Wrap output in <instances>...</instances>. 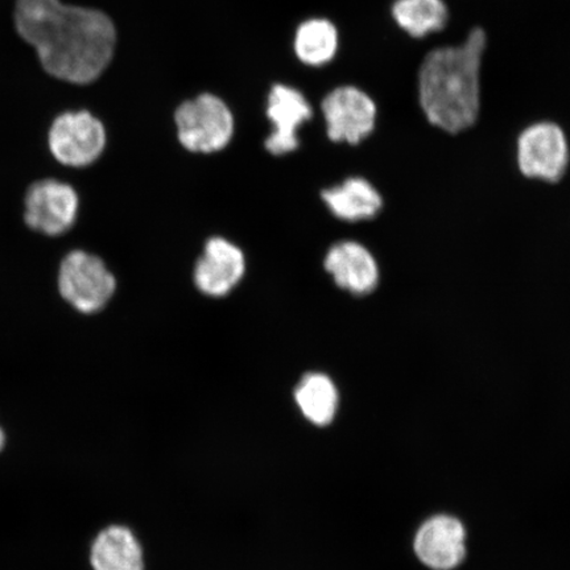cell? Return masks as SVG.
Here are the masks:
<instances>
[{
  "instance_id": "6da1fadb",
  "label": "cell",
  "mask_w": 570,
  "mask_h": 570,
  "mask_svg": "<svg viewBox=\"0 0 570 570\" xmlns=\"http://www.w3.org/2000/svg\"><path fill=\"white\" fill-rule=\"evenodd\" d=\"M18 32L59 80L95 82L112 61L117 28L104 11L60 0H18Z\"/></svg>"
},
{
  "instance_id": "e0dca14e",
  "label": "cell",
  "mask_w": 570,
  "mask_h": 570,
  "mask_svg": "<svg viewBox=\"0 0 570 570\" xmlns=\"http://www.w3.org/2000/svg\"><path fill=\"white\" fill-rule=\"evenodd\" d=\"M391 12L395 23L415 39L444 30L449 20L444 0H396Z\"/></svg>"
},
{
  "instance_id": "5b68a950",
  "label": "cell",
  "mask_w": 570,
  "mask_h": 570,
  "mask_svg": "<svg viewBox=\"0 0 570 570\" xmlns=\"http://www.w3.org/2000/svg\"><path fill=\"white\" fill-rule=\"evenodd\" d=\"M48 141L57 161L83 168L101 158L107 142L106 128L89 111H69L55 120Z\"/></svg>"
},
{
  "instance_id": "7a4b0ae2",
  "label": "cell",
  "mask_w": 570,
  "mask_h": 570,
  "mask_svg": "<svg viewBox=\"0 0 570 570\" xmlns=\"http://www.w3.org/2000/svg\"><path fill=\"white\" fill-rule=\"evenodd\" d=\"M487 33L474 28L465 41L428 53L419 71V99L425 117L449 134L472 127L481 109V67Z\"/></svg>"
},
{
  "instance_id": "52a82bcc",
  "label": "cell",
  "mask_w": 570,
  "mask_h": 570,
  "mask_svg": "<svg viewBox=\"0 0 570 570\" xmlns=\"http://www.w3.org/2000/svg\"><path fill=\"white\" fill-rule=\"evenodd\" d=\"M569 145L559 125L538 122L525 128L518 139V166L525 177L559 181L567 173Z\"/></svg>"
},
{
  "instance_id": "2e32d148",
  "label": "cell",
  "mask_w": 570,
  "mask_h": 570,
  "mask_svg": "<svg viewBox=\"0 0 570 570\" xmlns=\"http://www.w3.org/2000/svg\"><path fill=\"white\" fill-rule=\"evenodd\" d=\"M295 399L298 409L312 424L325 426L337 415L338 390L331 377L323 373L304 375L295 390Z\"/></svg>"
},
{
  "instance_id": "ba28073f",
  "label": "cell",
  "mask_w": 570,
  "mask_h": 570,
  "mask_svg": "<svg viewBox=\"0 0 570 570\" xmlns=\"http://www.w3.org/2000/svg\"><path fill=\"white\" fill-rule=\"evenodd\" d=\"M78 206L77 191L66 183L40 180L31 185L24 198V220L31 230L59 237L75 226Z\"/></svg>"
},
{
  "instance_id": "ac0fdd59",
  "label": "cell",
  "mask_w": 570,
  "mask_h": 570,
  "mask_svg": "<svg viewBox=\"0 0 570 570\" xmlns=\"http://www.w3.org/2000/svg\"><path fill=\"white\" fill-rule=\"evenodd\" d=\"M4 444H6L4 432H3L2 428H0V452L3 451Z\"/></svg>"
},
{
  "instance_id": "9a60e30c",
  "label": "cell",
  "mask_w": 570,
  "mask_h": 570,
  "mask_svg": "<svg viewBox=\"0 0 570 570\" xmlns=\"http://www.w3.org/2000/svg\"><path fill=\"white\" fill-rule=\"evenodd\" d=\"M338 49L340 33L330 19H306L296 28L294 51L304 66L325 67L336 59Z\"/></svg>"
},
{
  "instance_id": "8992f818",
  "label": "cell",
  "mask_w": 570,
  "mask_h": 570,
  "mask_svg": "<svg viewBox=\"0 0 570 570\" xmlns=\"http://www.w3.org/2000/svg\"><path fill=\"white\" fill-rule=\"evenodd\" d=\"M327 138L334 142L356 146L373 134L377 109L367 92L345 85L327 92L321 102Z\"/></svg>"
},
{
  "instance_id": "7c38bea8",
  "label": "cell",
  "mask_w": 570,
  "mask_h": 570,
  "mask_svg": "<svg viewBox=\"0 0 570 570\" xmlns=\"http://www.w3.org/2000/svg\"><path fill=\"white\" fill-rule=\"evenodd\" d=\"M324 266L340 288L355 296L372 294L380 283L374 255L358 242L345 240L332 246Z\"/></svg>"
},
{
  "instance_id": "3957f363",
  "label": "cell",
  "mask_w": 570,
  "mask_h": 570,
  "mask_svg": "<svg viewBox=\"0 0 570 570\" xmlns=\"http://www.w3.org/2000/svg\"><path fill=\"white\" fill-rule=\"evenodd\" d=\"M174 119L177 139L189 153L223 151L234 137V114L223 98L212 92H203L178 105Z\"/></svg>"
},
{
  "instance_id": "8fae6325",
  "label": "cell",
  "mask_w": 570,
  "mask_h": 570,
  "mask_svg": "<svg viewBox=\"0 0 570 570\" xmlns=\"http://www.w3.org/2000/svg\"><path fill=\"white\" fill-rule=\"evenodd\" d=\"M245 271V254L237 245L225 238H212L196 263L195 284L206 296L224 297L237 287Z\"/></svg>"
},
{
  "instance_id": "277c9868",
  "label": "cell",
  "mask_w": 570,
  "mask_h": 570,
  "mask_svg": "<svg viewBox=\"0 0 570 570\" xmlns=\"http://www.w3.org/2000/svg\"><path fill=\"white\" fill-rule=\"evenodd\" d=\"M116 289V277L97 255L75 249L62 259L59 269L60 295L83 315L104 309Z\"/></svg>"
},
{
  "instance_id": "9c48e42d",
  "label": "cell",
  "mask_w": 570,
  "mask_h": 570,
  "mask_svg": "<svg viewBox=\"0 0 570 570\" xmlns=\"http://www.w3.org/2000/svg\"><path fill=\"white\" fill-rule=\"evenodd\" d=\"M266 116L273 125L266 149L271 155L284 156L301 147L298 130L313 118V107L303 91L275 83L268 92Z\"/></svg>"
},
{
  "instance_id": "5bb4252c",
  "label": "cell",
  "mask_w": 570,
  "mask_h": 570,
  "mask_svg": "<svg viewBox=\"0 0 570 570\" xmlns=\"http://www.w3.org/2000/svg\"><path fill=\"white\" fill-rule=\"evenodd\" d=\"M90 564L92 570H145V558L130 529L110 525L92 541Z\"/></svg>"
},
{
  "instance_id": "30bf717a",
  "label": "cell",
  "mask_w": 570,
  "mask_h": 570,
  "mask_svg": "<svg viewBox=\"0 0 570 570\" xmlns=\"http://www.w3.org/2000/svg\"><path fill=\"white\" fill-rule=\"evenodd\" d=\"M413 548L426 568L453 570L465 560V527L451 515L432 517L420 527Z\"/></svg>"
},
{
  "instance_id": "4fadbf2b",
  "label": "cell",
  "mask_w": 570,
  "mask_h": 570,
  "mask_svg": "<svg viewBox=\"0 0 570 570\" xmlns=\"http://www.w3.org/2000/svg\"><path fill=\"white\" fill-rule=\"evenodd\" d=\"M323 202L338 219L360 223L372 219L382 210L383 199L374 185L362 177H351L336 187L325 189Z\"/></svg>"
}]
</instances>
